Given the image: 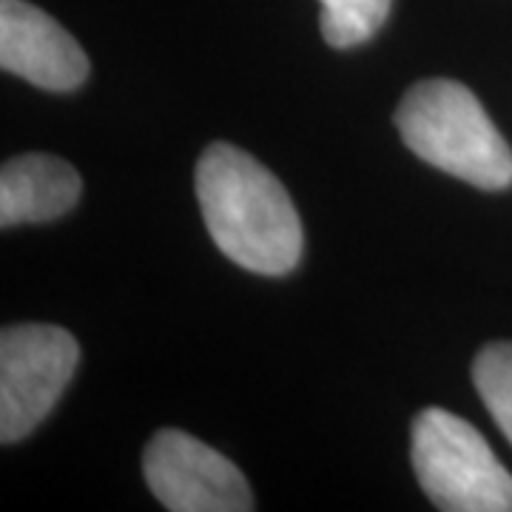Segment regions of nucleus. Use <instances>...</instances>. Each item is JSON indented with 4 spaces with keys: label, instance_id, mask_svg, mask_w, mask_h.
<instances>
[{
    "label": "nucleus",
    "instance_id": "nucleus-1",
    "mask_svg": "<svg viewBox=\"0 0 512 512\" xmlns=\"http://www.w3.org/2000/svg\"><path fill=\"white\" fill-rule=\"evenodd\" d=\"M197 200L214 245L239 268L285 276L299 265L305 231L285 185L248 151L211 143L197 163Z\"/></svg>",
    "mask_w": 512,
    "mask_h": 512
},
{
    "label": "nucleus",
    "instance_id": "nucleus-2",
    "mask_svg": "<svg viewBox=\"0 0 512 512\" xmlns=\"http://www.w3.org/2000/svg\"><path fill=\"white\" fill-rule=\"evenodd\" d=\"M404 146L419 160L484 191L512 185V148L476 94L456 80H421L396 111Z\"/></svg>",
    "mask_w": 512,
    "mask_h": 512
},
{
    "label": "nucleus",
    "instance_id": "nucleus-3",
    "mask_svg": "<svg viewBox=\"0 0 512 512\" xmlns=\"http://www.w3.org/2000/svg\"><path fill=\"white\" fill-rule=\"evenodd\" d=\"M413 470L444 512H512V476L467 419L427 407L413 421Z\"/></svg>",
    "mask_w": 512,
    "mask_h": 512
},
{
    "label": "nucleus",
    "instance_id": "nucleus-4",
    "mask_svg": "<svg viewBox=\"0 0 512 512\" xmlns=\"http://www.w3.org/2000/svg\"><path fill=\"white\" fill-rule=\"evenodd\" d=\"M80 362V345L57 325H9L0 333V441L35 433Z\"/></svg>",
    "mask_w": 512,
    "mask_h": 512
},
{
    "label": "nucleus",
    "instance_id": "nucleus-5",
    "mask_svg": "<svg viewBox=\"0 0 512 512\" xmlns=\"http://www.w3.org/2000/svg\"><path fill=\"white\" fill-rule=\"evenodd\" d=\"M151 493L171 512H248L254 495L237 464L183 430L165 427L143 456Z\"/></svg>",
    "mask_w": 512,
    "mask_h": 512
},
{
    "label": "nucleus",
    "instance_id": "nucleus-6",
    "mask_svg": "<svg viewBox=\"0 0 512 512\" xmlns=\"http://www.w3.org/2000/svg\"><path fill=\"white\" fill-rule=\"evenodd\" d=\"M0 66L46 92H74L89 77L80 43L26 0H0Z\"/></svg>",
    "mask_w": 512,
    "mask_h": 512
},
{
    "label": "nucleus",
    "instance_id": "nucleus-7",
    "mask_svg": "<svg viewBox=\"0 0 512 512\" xmlns=\"http://www.w3.org/2000/svg\"><path fill=\"white\" fill-rule=\"evenodd\" d=\"M83 194L72 165L52 154H20L0 168V225L52 222L69 214Z\"/></svg>",
    "mask_w": 512,
    "mask_h": 512
},
{
    "label": "nucleus",
    "instance_id": "nucleus-8",
    "mask_svg": "<svg viewBox=\"0 0 512 512\" xmlns=\"http://www.w3.org/2000/svg\"><path fill=\"white\" fill-rule=\"evenodd\" d=\"M322 37L333 49H353L376 35L390 15L393 0H319Z\"/></svg>",
    "mask_w": 512,
    "mask_h": 512
},
{
    "label": "nucleus",
    "instance_id": "nucleus-9",
    "mask_svg": "<svg viewBox=\"0 0 512 512\" xmlns=\"http://www.w3.org/2000/svg\"><path fill=\"white\" fill-rule=\"evenodd\" d=\"M473 384L498 430L512 444V342H493L478 353Z\"/></svg>",
    "mask_w": 512,
    "mask_h": 512
}]
</instances>
